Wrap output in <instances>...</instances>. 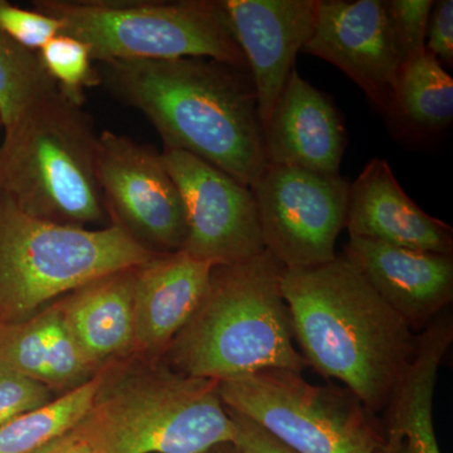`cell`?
I'll return each instance as SVG.
<instances>
[{"label":"cell","mask_w":453,"mask_h":453,"mask_svg":"<svg viewBox=\"0 0 453 453\" xmlns=\"http://www.w3.org/2000/svg\"><path fill=\"white\" fill-rule=\"evenodd\" d=\"M426 50L443 67L453 65V2H434L429 16Z\"/></svg>","instance_id":"obj_28"},{"label":"cell","mask_w":453,"mask_h":453,"mask_svg":"<svg viewBox=\"0 0 453 453\" xmlns=\"http://www.w3.org/2000/svg\"><path fill=\"white\" fill-rule=\"evenodd\" d=\"M453 342L449 309L417 335L403 374L383 410L384 436L403 438L413 453H441L434 426V398L441 365Z\"/></svg>","instance_id":"obj_19"},{"label":"cell","mask_w":453,"mask_h":453,"mask_svg":"<svg viewBox=\"0 0 453 453\" xmlns=\"http://www.w3.org/2000/svg\"><path fill=\"white\" fill-rule=\"evenodd\" d=\"M58 91L38 52L20 46L0 29V116L3 130L29 107Z\"/></svg>","instance_id":"obj_23"},{"label":"cell","mask_w":453,"mask_h":453,"mask_svg":"<svg viewBox=\"0 0 453 453\" xmlns=\"http://www.w3.org/2000/svg\"><path fill=\"white\" fill-rule=\"evenodd\" d=\"M100 86L151 122L164 148L195 155L244 186L267 165L247 68L203 57L97 64Z\"/></svg>","instance_id":"obj_1"},{"label":"cell","mask_w":453,"mask_h":453,"mask_svg":"<svg viewBox=\"0 0 453 453\" xmlns=\"http://www.w3.org/2000/svg\"><path fill=\"white\" fill-rule=\"evenodd\" d=\"M219 381L169 366L109 375L74 426L100 453H207L234 443Z\"/></svg>","instance_id":"obj_5"},{"label":"cell","mask_w":453,"mask_h":453,"mask_svg":"<svg viewBox=\"0 0 453 453\" xmlns=\"http://www.w3.org/2000/svg\"><path fill=\"white\" fill-rule=\"evenodd\" d=\"M319 0H222L235 42L242 50L265 130L297 53L314 31Z\"/></svg>","instance_id":"obj_13"},{"label":"cell","mask_w":453,"mask_h":453,"mask_svg":"<svg viewBox=\"0 0 453 453\" xmlns=\"http://www.w3.org/2000/svg\"><path fill=\"white\" fill-rule=\"evenodd\" d=\"M377 453H413L403 438L386 436Z\"/></svg>","instance_id":"obj_31"},{"label":"cell","mask_w":453,"mask_h":453,"mask_svg":"<svg viewBox=\"0 0 453 453\" xmlns=\"http://www.w3.org/2000/svg\"><path fill=\"white\" fill-rule=\"evenodd\" d=\"M95 64L203 57L247 68L222 0H35Z\"/></svg>","instance_id":"obj_7"},{"label":"cell","mask_w":453,"mask_h":453,"mask_svg":"<svg viewBox=\"0 0 453 453\" xmlns=\"http://www.w3.org/2000/svg\"><path fill=\"white\" fill-rule=\"evenodd\" d=\"M42 64L58 91L71 103L83 106L86 91L100 86V74L88 44L67 35H58L38 52Z\"/></svg>","instance_id":"obj_24"},{"label":"cell","mask_w":453,"mask_h":453,"mask_svg":"<svg viewBox=\"0 0 453 453\" xmlns=\"http://www.w3.org/2000/svg\"><path fill=\"white\" fill-rule=\"evenodd\" d=\"M207 453H242L240 449H237L234 445V443H223V445H219L211 449L210 452Z\"/></svg>","instance_id":"obj_32"},{"label":"cell","mask_w":453,"mask_h":453,"mask_svg":"<svg viewBox=\"0 0 453 453\" xmlns=\"http://www.w3.org/2000/svg\"><path fill=\"white\" fill-rule=\"evenodd\" d=\"M96 175L111 225L148 251H181L186 210L160 153L129 136L103 131L98 134Z\"/></svg>","instance_id":"obj_10"},{"label":"cell","mask_w":453,"mask_h":453,"mask_svg":"<svg viewBox=\"0 0 453 453\" xmlns=\"http://www.w3.org/2000/svg\"><path fill=\"white\" fill-rule=\"evenodd\" d=\"M281 285L308 365L340 381L369 412H383L413 356L416 334L342 255L285 270Z\"/></svg>","instance_id":"obj_2"},{"label":"cell","mask_w":453,"mask_h":453,"mask_svg":"<svg viewBox=\"0 0 453 453\" xmlns=\"http://www.w3.org/2000/svg\"><path fill=\"white\" fill-rule=\"evenodd\" d=\"M432 0H388L387 12L403 64L426 52Z\"/></svg>","instance_id":"obj_25"},{"label":"cell","mask_w":453,"mask_h":453,"mask_svg":"<svg viewBox=\"0 0 453 453\" xmlns=\"http://www.w3.org/2000/svg\"><path fill=\"white\" fill-rule=\"evenodd\" d=\"M387 124L396 139L428 142L449 130L453 121V80L426 50L402 65L396 76Z\"/></svg>","instance_id":"obj_21"},{"label":"cell","mask_w":453,"mask_h":453,"mask_svg":"<svg viewBox=\"0 0 453 453\" xmlns=\"http://www.w3.org/2000/svg\"><path fill=\"white\" fill-rule=\"evenodd\" d=\"M301 52L335 65L386 113L403 65L386 2L319 0L314 31Z\"/></svg>","instance_id":"obj_12"},{"label":"cell","mask_w":453,"mask_h":453,"mask_svg":"<svg viewBox=\"0 0 453 453\" xmlns=\"http://www.w3.org/2000/svg\"><path fill=\"white\" fill-rule=\"evenodd\" d=\"M52 401V390L0 365V427Z\"/></svg>","instance_id":"obj_27"},{"label":"cell","mask_w":453,"mask_h":453,"mask_svg":"<svg viewBox=\"0 0 453 453\" xmlns=\"http://www.w3.org/2000/svg\"><path fill=\"white\" fill-rule=\"evenodd\" d=\"M283 273L267 250L214 266L201 306L165 351L170 366L219 383L267 369L303 374L309 365L294 344Z\"/></svg>","instance_id":"obj_3"},{"label":"cell","mask_w":453,"mask_h":453,"mask_svg":"<svg viewBox=\"0 0 453 453\" xmlns=\"http://www.w3.org/2000/svg\"><path fill=\"white\" fill-rule=\"evenodd\" d=\"M0 365L64 393L98 372L82 356L58 301L20 323L0 324Z\"/></svg>","instance_id":"obj_18"},{"label":"cell","mask_w":453,"mask_h":453,"mask_svg":"<svg viewBox=\"0 0 453 453\" xmlns=\"http://www.w3.org/2000/svg\"><path fill=\"white\" fill-rule=\"evenodd\" d=\"M0 29L26 49L40 52L50 40L61 35L55 18L0 0Z\"/></svg>","instance_id":"obj_26"},{"label":"cell","mask_w":453,"mask_h":453,"mask_svg":"<svg viewBox=\"0 0 453 453\" xmlns=\"http://www.w3.org/2000/svg\"><path fill=\"white\" fill-rule=\"evenodd\" d=\"M213 267L184 251L157 253L135 267V349L150 356L168 350L204 300Z\"/></svg>","instance_id":"obj_17"},{"label":"cell","mask_w":453,"mask_h":453,"mask_svg":"<svg viewBox=\"0 0 453 453\" xmlns=\"http://www.w3.org/2000/svg\"><path fill=\"white\" fill-rule=\"evenodd\" d=\"M267 163L338 175L347 131L332 98L292 70L264 130Z\"/></svg>","instance_id":"obj_15"},{"label":"cell","mask_w":453,"mask_h":453,"mask_svg":"<svg viewBox=\"0 0 453 453\" xmlns=\"http://www.w3.org/2000/svg\"><path fill=\"white\" fill-rule=\"evenodd\" d=\"M35 453H100L76 428L70 429L61 437Z\"/></svg>","instance_id":"obj_30"},{"label":"cell","mask_w":453,"mask_h":453,"mask_svg":"<svg viewBox=\"0 0 453 453\" xmlns=\"http://www.w3.org/2000/svg\"><path fill=\"white\" fill-rule=\"evenodd\" d=\"M160 157L186 210L181 251L214 266L241 264L266 251L250 187L186 151L164 148Z\"/></svg>","instance_id":"obj_11"},{"label":"cell","mask_w":453,"mask_h":453,"mask_svg":"<svg viewBox=\"0 0 453 453\" xmlns=\"http://www.w3.org/2000/svg\"><path fill=\"white\" fill-rule=\"evenodd\" d=\"M3 131V121H2V116H0V133Z\"/></svg>","instance_id":"obj_33"},{"label":"cell","mask_w":453,"mask_h":453,"mask_svg":"<svg viewBox=\"0 0 453 453\" xmlns=\"http://www.w3.org/2000/svg\"><path fill=\"white\" fill-rule=\"evenodd\" d=\"M219 392L226 408L299 453H377L386 440L353 393L315 386L301 372L267 369L220 381Z\"/></svg>","instance_id":"obj_8"},{"label":"cell","mask_w":453,"mask_h":453,"mask_svg":"<svg viewBox=\"0 0 453 453\" xmlns=\"http://www.w3.org/2000/svg\"><path fill=\"white\" fill-rule=\"evenodd\" d=\"M418 335L453 301V256L349 237L342 253Z\"/></svg>","instance_id":"obj_14"},{"label":"cell","mask_w":453,"mask_h":453,"mask_svg":"<svg viewBox=\"0 0 453 453\" xmlns=\"http://www.w3.org/2000/svg\"><path fill=\"white\" fill-rule=\"evenodd\" d=\"M154 255L120 226L37 219L0 193V324L27 320L50 301Z\"/></svg>","instance_id":"obj_6"},{"label":"cell","mask_w":453,"mask_h":453,"mask_svg":"<svg viewBox=\"0 0 453 453\" xmlns=\"http://www.w3.org/2000/svg\"><path fill=\"white\" fill-rule=\"evenodd\" d=\"M135 267L110 273L58 300L82 356L97 371L135 350Z\"/></svg>","instance_id":"obj_20"},{"label":"cell","mask_w":453,"mask_h":453,"mask_svg":"<svg viewBox=\"0 0 453 453\" xmlns=\"http://www.w3.org/2000/svg\"><path fill=\"white\" fill-rule=\"evenodd\" d=\"M104 380V371L79 388L37 410L20 414L0 427V453H35L73 429L88 412Z\"/></svg>","instance_id":"obj_22"},{"label":"cell","mask_w":453,"mask_h":453,"mask_svg":"<svg viewBox=\"0 0 453 453\" xmlns=\"http://www.w3.org/2000/svg\"><path fill=\"white\" fill-rule=\"evenodd\" d=\"M349 237L453 256V228L422 211L399 186L388 162L375 157L349 188Z\"/></svg>","instance_id":"obj_16"},{"label":"cell","mask_w":453,"mask_h":453,"mask_svg":"<svg viewBox=\"0 0 453 453\" xmlns=\"http://www.w3.org/2000/svg\"><path fill=\"white\" fill-rule=\"evenodd\" d=\"M3 133L0 193L37 219L106 226L110 219L96 175L100 133L83 106L57 92Z\"/></svg>","instance_id":"obj_4"},{"label":"cell","mask_w":453,"mask_h":453,"mask_svg":"<svg viewBox=\"0 0 453 453\" xmlns=\"http://www.w3.org/2000/svg\"><path fill=\"white\" fill-rule=\"evenodd\" d=\"M349 188L340 174L273 164L252 181L265 249L285 270L320 266L338 256Z\"/></svg>","instance_id":"obj_9"},{"label":"cell","mask_w":453,"mask_h":453,"mask_svg":"<svg viewBox=\"0 0 453 453\" xmlns=\"http://www.w3.org/2000/svg\"><path fill=\"white\" fill-rule=\"evenodd\" d=\"M229 417L234 425V445L242 453H299L294 451L277 438L271 436L267 431L259 427L251 419L241 416L234 411L228 410Z\"/></svg>","instance_id":"obj_29"}]
</instances>
